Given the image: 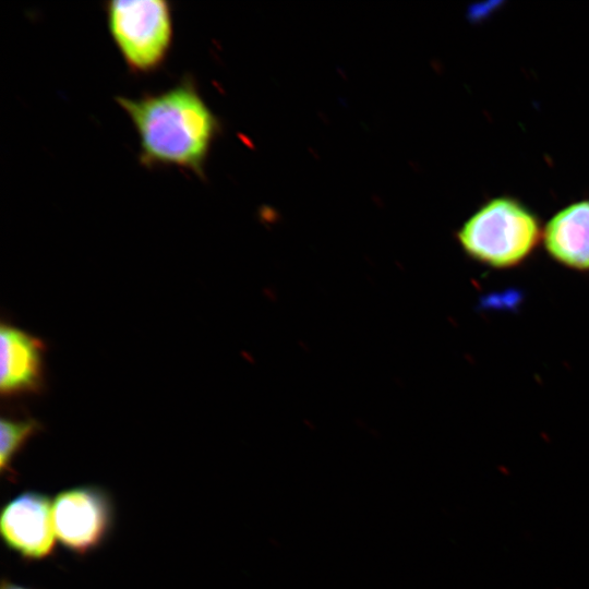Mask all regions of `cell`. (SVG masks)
Returning a JSON list of instances; mask_svg holds the SVG:
<instances>
[{
  "mask_svg": "<svg viewBox=\"0 0 589 589\" xmlns=\"http://www.w3.org/2000/svg\"><path fill=\"white\" fill-rule=\"evenodd\" d=\"M542 243L555 262L589 272V200L573 202L556 212L543 227Z\"/></svg>",
  "mask_w": 589,
  "mask_h": 589,
  "instance_id": "7",
  "label": "cell"
},
{
  "mask_svg": "<svg viewBox=\"0 0 589 589\" xmlns=\"http://www.w3.org/2000/svg\"><path fill=\"white\" fill-rule=\"evenodd\" d=\"M107 27L128 69L157 71L173 41L172 7L165 0H111L104 4Z\"/></svg>",
  "mask_w": 589,
  "mask_h": 589,
  "instance_id": "3",
  "label": "cell"
},
{
  "mask_svg": "<svg viewBox=\"0 0 589 589\" xmlns=\"http://www.w3.org/2000/svg\"><path fill=\"white\" fill-rule=\"evenodd\" d=\"M56 537L64 549L86 555L110 534L115 506L110 494L97 485H79L60 491L52 501Z\"/></svg>",
  "mask_w": 589,
  "mask_h": 589,
  "instance_id": "4",
  "label": "cell"
},
{
  "mask_svg": "<svg viewBox=\"0 0 589 589\" xmlns=\"http://www.w3.org/2000/svg\"><path fill=\"white\" fill-rule=\"evenodd\" d=\"M0 589H31V588L21 586L19 584L11 581L10 579L3 578L1 581Z\"/></svg>",
  "mask_w": 589,
  "mask_h": 589,
  "instance_id": "9",
  "label": "cell"
},
{
  "mask_svg": "<svg viewBox=\"0 0 589 589\" xmlns=\"http://www.w3.org/2000/svg\"><path fill=\"white\" fill-rule=\"evenodd\" d=\"M0 392L2 397L39 393L44 388V342L2 323L0 327Z\"/></svg>",
  "mask_w": 589,
  "mask_h": 589,
  "instance_id": "6",
  "label": "cell"
},
{
  "mask_svg": "<svg viewBox=\"0 0 589 589\" xmlns=\"http://www.w3.org/2000/svg\"><path fill=\"white\" fill-rule=\"evenodd\" d=\"M0 534L5 546L25 561L51 556L57 537L50 497L25 491L8 501L1 509Z\"/></svg>",
  "mask_w": 589,
  "mask_h": 589,
  "instance_id": "5",
  "label": "cell"
},
{
  "mask_svg": "<svg viewBox=\"0 0 589 589\" xmlns=\"http://www.w3.org/2000/svg\"><path fill=\"white\" fill-rule=\"evenodd\" d=\"M538 216L521 201L500 195L482 203L456 233L471 260L495 269L520 265L542 242Z\"/></svg>",
  "mask_w": 589,
  "mask_h": 589,
  "instance_id": "2",
  "label": "cell"
},
{
  "mask_svg": "<svg viewBox=\"0 0 589 589\" xmlns=\"http://www.w3.org/2000/svg\"><path fill=\"white\" fill-rule=\"evenodd\" d=\"M140 141V164L148 169L173 166L205 177V165L220 123L191 77L139 98L116 96Z\"/></svg>",
  "mask_w": 589,
  "mask_h": 589,
  "instance_id": "1",
  "label": "cell"
},
{
  "mask_svg": "<svg viewBox=\"0 0 589 589\" xmlns=\"http://www.w3.org/2000/svg\"><path fill=\"white\" fill-rule=\"evenodd\" d=\"M41 424L33 419L1 418L0 421V471L10 481H14L16 473L12 467L15 456L21 452L27 441L41 430Z\"/></svg>",
  "mask_w": 589,
  "mask_h": 589,
  "instance_id": "8",
  "label": "cell"
}]
</instances>
